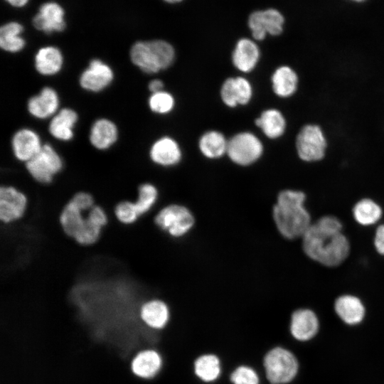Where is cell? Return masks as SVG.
I'll return each instance as SVG.
<instances>
[{
	"label": "cell",
	"mask_w": 384,
	"mask_h": 384,
	"mask_svg": "<svg viewBox=\"0 0 384 384\" xmlns=\"http://www.w3.org/2000/svg\"><path fill=\"white\" fill-rule=\"evenodd\" d=\"M164 1H165L166 2H169V3H176V2H179V1H181L182 0H164Z\"/></svg>",
	"instance_id": "ab89813d"
},
{
	"label": "cell",
	"mask_w": 384,
	"mask_h": 384,
	"mask_svg": "<svg viewBox=\"0 0 384 384\" xmlns=\"http://www.w3.org/2000/svg\"><path fill=\"white\" fill-rule=\"evenodd\" d=\"M284 23V16L275 9L254 11L248 18L252 37L257 41L263 40L267 33L279 35L283 31Z\"/></svg>",
	"instance_id": "7c38bea8"
},
{
	"label": "cell",
	"mask_w": 384,
	"mask_h": 384,
	"mask_svg": "<svg viewBox=\"0 0 384 384\" xmlns=\"http://www.w3.org/2000/svg\"><path fill=\"white\" fill-rule=\"evenodd\" d=\"M78 119V115L74 110L68 107L61 109L52 117L48 131L55 139L68 142L73 138V129Z\"/></svg>",
	"instance_id": "cb8c5ba5"
},
{
	"label": "cell",
	"mask_w": 384,
	"mask_h": 384,
	"mask_svg": "<svg viewBox=\"0 0 384 384\" xmlns=\"http://www.w3.org/2000/svg\"><path fill=\"white\" fill-rule=\"evenodd\" d=\"M154 223L169 236L179 238L191 231L196 218L187 206L173 203L159 209L154 216Z\"/></svg>",
	"instance_id": "5b68a950"
},
{
	"label": "cell",
	"mask_w": 384,
	"mask_h": 384,
	"mask_svg": "<svg viewBox=\"0 0 384 384\" xmlns=\"http://www.w3.org/2000/svg\"><path fill=\"white\" fill-rule=\"evenodd\" d=\"M319 329V320L315 313L309 309H298L290 318L289 331L297 340L305 341L313 338Z\"/></svg>",
	"instance_id": "ffe728a7"
},
{
	"label": "cell",
	"mask_w": 384,
	"mask_h": 384,
	"mask_svg": "<svg viewBox=\"0 0 384 384\" xmlns=\"http://www.w3.org/2000/svg\"><path fill=\"white\" fill-rule=\"evenodd\" d=\"M226 375L231 384H262L263 383V377L259 370L249 364H240Z\"/></svg>",
	"instance_id": "836d02e7"
},
{
	"label": "cell",
	"mask_w": 384,
	"mask_h": 384,
	"mask_svg": "<svg viewBox=\"0 0 384 384\" xmlns=\"http://www.w3.org/2000/svg\"><path fill=\"white\" fill-rule=\"evenodd\" d=\"M10 4L14 6L21 7L24 6L28 0H6Z\"/></svg>",
	"instance_id": "f35d334b"
},
{
	"label": "cell",
	"mask_w": 384,
	"mask_h": 384,
	"mask_svg": "<svg viewBox=\"0 0 384 384\" xmlns=\"http://www.w3.org/2000/svg\"><path fill=\"white\" fill-rule=\"evenodd\" d=\"M25 167L35 181L49 185L62 171L63 161L56 150L46 144L33 158L25 163Z\"/></svg>",
	"instance_id": "52a82bcc"
},
{
	"label": "cell",
	"mask_w": 384,
	"mask_h": 384,
	"mask_svg": "<svg viewBox=\"0 0 384 384\" xmlns=\"http://www.w3.org/2000/svg\"><path fill=\"white\" fill-rule=\"evenodd\" d=\"M113 215L121 224L130 225L140 217L134 201L124 200L118 202L113 208Z\"/></svg>",
	"instance_id": "e575fe53"
},
{
	"label": "cell",
	"mask_w": 384,
	"mask_h": 384,
	"mask_svg": "<svg viewBox=\"0 0 384 384\" xmlns=\"http://www.w3.org/2000/svg\"><path fill=\"white\" fill-rule=\"evenodd\" d=\"M63 9L56 3L48 2L43 4L39 12L34 16V27L46 33L60 32L65 29Z\"/></svg>",
	"instance_id": "44dd1931"
},
{
	"label": "cell",
	"mask_w": 384,
	"mask_h": 384,
	"mask_svg": "<svg viewBox=\"0 0 384 384\" xmlns=\"http://www.w3.org/2000/svg\"><path fill=\"white\" fill-rule=\"evenodd\" d=\"M373 245L377 252L384 255V224L377 227L373 238Z\"/></svg>",
	"instance_id": "8d00e7d4"
},
{
	"label": "cell",
	"mask_w": 384,
	"mask_h": 384,
	"mask_svg": "<svg viewBox=\"0 0 384 384\" xmlns=\"http://www.w3.org/2000/svg\"><path fill=\"white\" fill-rule=\"evenodd\" d=\"M228 142L221 132L211 130L201 137L198 147L204 156L215 159L226 154Z\"/></svg>",
	"instance_id": "f546056e"
},
{
	"label": "cell",
	"mask_w": 384,
	"mask_h": 384,
	"mask_svg": "<svg viewBox=\"0 0 384 384\" xmlns=\"http://www.w3.org/2000/svg\"><path fill=\"white\" fill-rule=\"evenodd\" d=\"M306 194L299 190L284 189L279 192L272 207V216L278 233L287 240L304 235L312 224L305 207Z\"/></svg>",
	"instance_id": "7a4b0ae2"
},
{
	"label": "cell",
	"mask_w": 384,
	"mask_h": 384,
	"mask_svg": "<svg viewBox=\"0 0 384 384\" xmlns=\"http://www.w3.org/2000/svg\"><path fill=\"white\" fill-rule=\"evenodd\" d=\"M164 83L161 80L154 79L148 85V88L151 93L163 90Z\"/></svg>",
	"instance_id": "74e56055"
},
{
	"label": "cell",
	"mask_w": 384,
	"mask_h": 384,
	"mask_svg": "<svg viewBox=\"0 0 384 384\" xmlns=\"http://www.w3.org/2000/svg\"><path fill=\"white\" fill-rule=\"evenodd\" d=\"M118 139V129L114 122L107 118H100L94 122L90 128L89 139L97 149L110 148Z\"/></svg>",
	"instance_id": "d4e9b609"
},
{
	"label": "cell",
	"mask_w": 384,
	"mask_h": 384,
	"mask_svg": "<svg viewBox=\"0 0 384 384\" xmlns=\"http://www.w3.org/2000/svg\"><path fill=\"white\" fill-rule=\"evenodd\" d=\"M159 198L157 187L149 182H144L137 188V198L134 201L140 217L149 213L156 206Z\"/></svg>",
	"instance_id": "d6a6232c"
},
{
	"label": "cell",
	"mask_w": 384,
	"mask_h": 384,
	"mask_svg": "<svg viewBox=\"0 0 384 384\" xmlns=\"http://www.w3.org/2000/svg\"><path fill=\"white\" fill-rule=\"evenodd\" d=\"M262 152V143L251 132L238 133L228 142L226 154L233 163L239 166H247L256 162Z\"/></svg>",
	"instance_id": "9c48e42d"
},
{
	"label": "cell",
	"mask_w": 384,
	"mask_h": 384,
	"mask_svg": "<svg viewBox=\"0 0 384 384\" xmlns=\"http://www.w3.org/2000/svg\"><path fill=\"white\" fill-rule=\"evenodd\" d=\"M164 359L157 350L146 348L139 351L132 358L131 368L133 373L142 379L155 378L161 370Z\"/></svg>",
	"instance_id": "ac0fdd59"
},
{
	"label": "cell",
	"mask_w": 384,
	"mask_h": 384,
	"mask_svg": "<svg viewBox=\"0 0 384 384\" xmlns=\"http://www.w3.org/2000/svg\"><path fill=\"white\" fill-rule=\"evenodd\" d=\"M108 221L107 211L100 205L95 204L88 210L83 225L73 239L80 245L91 246L98 241Z\"/></svg>",
	"instance_id": "4fadbf2b"
},
{
	"label": "cell",
	"mask_w": 384,
	"mask_h": 384,
	"mask_svg": "<svg viewBox=\"0 0 384 384\" xmlns=\"http://www.w3.org/2000/svg\"><path fill=\"white\" fill-rule=\"evenodd\" d=\"M95 204L90 193L78 191L63 206L59 215V223L63 233L73 238L83 225L88 210Z\"/></svg>",
	"instance_id": "8992f818"
},
{
	"label": "cell",
	"mask_w": 384,
	"mask_h": 384,
	"mask_svg": "<svg viewBox=\"0 0 384 384\" xmlns=\"http://www.w3.org/2000/svg\"><path fill=\"white\" fill-rule=\"evenodd\" d=\"M59 104L57 92L53 87H45L38 95L29 98L27 109L33 117L45 119L53 117L58 112Z\"/></svg>",
	"instance_id": "d6986e66"
},
{
	"label": "cell",
	"mask_w": 384,
	"mask_h": 384,
	"mask_svg": "<svg viewBox=\"0 0 384 384\" xmlns=\"http://www.w3.org/2000/svg\"><path fill=\"white\" fill-rule=\"evenodd\" d=\"M139 315L146 326L155 331L166 328L172 319L170 305L159 297H149L144 300L140 304Z\"/></svg>",
	"instance_id": "8fae6325"
},
{
	"label": "cell",
	"mask_w": 384,
	"mask_h": 384,
	"mask_svg": "<svg viewBox=\"0 0 384 384\" xmlns=\"http://www.w3.org/2000/svg\"><path fill=\"white\" fill-rule=\"evenodd\" d=\"M23 30V26L17 22H10L2 26L0 29L1 48L9 53L21 51L26 44L21 36Z\"/></svg>",
	"instance_id": "1f68e13d"
},
{
	"label": "cell",
	"mask_w": 384,
	"mask_h": 384,
	"mask_svg": "<svg viewBox=\"0 0 384 384\" xmlns=\"http://www.w3.org/2000/svg\"><path fill=\"white\" fill-rule=\"evenodd\" d=\"M271 81L274 94L286 98L296 92L299 79L297 73L291 67L282 65L274 70Z\"/></svg>",
	"instance_id": "83f0119b"
},
{
	"label": "cell",
	"mask_w": 384,
	"mask_h": 384,
	"mask_svg": "<svg viewBox=\"0 0 384 384\" xmlns=\"http://www.w3.org/2000/svg\"><path fill=\"white\" fill-rule=\"evenodd\" d=\"M352 213L354 220L358 224L369 226L375 224L380 220L383 210L380 205L375 201L365 198L355 203Z\"/></svg>",
	"instance_id": "4dcf8cb0"
},
{
	"label": "cell",
	"mask_w": 384,
	"mask_h": 384,
	"mask_svg": "<svg viewBox=\"0 0 384 384\" xmlns=\"http://www.w3.org/2000/svg\"><path fill=\"white\" fill-rule=\"evenodd\" d=\"M175 50L163 40L138 41L130 50L132 63L148 74L157 73L169 68L175 60Z\"/></svg>",
	"instance_id": "3957f363"
},
{
	"label": "cell",
	"mask_w": 384,
	"mask_h": 384,
	"mask_svg": "<svg viewBox=\"0 0 384 384\" xmlns=\"http://www.w3.org/2000/svg\"><path fill=\"white\" fill-rule=\"evenodd\" d=\"M260 55L257 45L249 38H242L235 46L232 54L233 64L238 70L249 73L256 67Z\"/></svg>",
	"instance_id": "603a6c76"
},
{
	"label": "cell",
	"mask_w": 384,
	"mask_h": 384,
	"mask_svg": "<svg viewBox=\"0 0 384 384\" xmlns=\"http://www.w3.org/2000/svg\"><path fill=\"white\" fill-rule=\"evenodd\" d=\"M114 77V71L108 64L100 59H93L81 73L79 82L85 90L99 92L110 86Z\"/></svg>",
	"instance_id": "5bb4252c"
},
{
	"label": "cell",
	"mask_w": 384,
	"mask_h": 384,
	"mask_svg": "<svg viewBox=\"0 0 384 384\" xmlns=\"http://www.w3.org/2000/svg\"><path fill=\"white\" fill-rule=\"evenodd\" d=\"M43 145L38 133L29 128L18 129L11 139L14 156L25 163L33 158L41 151Z\"/></svg>",
	"instance_id": "9a60e30c"
},
{
	"label": "cell",
	"mask_w": 384,
	"mask_h": 384,
	"mask_svg": "<svg viewBox=\"0 0 384 384\" xmlns=\"http://www.w3.org/2000/svg\"><path fill=\"white\" fill-rule=\"evenodd\" d=\"M295 145L299 158L305 162L322 160L328 146L323 129L316 124L304 125L297 135Z\"/></svg>",
	"instance_id": "ba28073f"
},
{
	"label": "cell",
	"mask_w": 384,
	"mask_h": 384,
	"mask_svg": "<svg viewBox=\"0 0 384 384\" xmlns=\"http://www.w3.org/2000/svg\"><path fill=\"white\" fill-rule=\"evenodd\" d=\"M334 309L340 319L349 325L360 323L365 315L363 302L352 294L339 296L335 301Z\"/></svg>",
	"instance_id": "484cf974"
},
{
	"label": "cell",
	"mask_w": 384,
	"mask_h": 384,
	"mask_svg": "<svg viewBox=\"0 0 384 384\" xmlns=\"http://www.w3.org/2000/svg\"><path fill=\"white\" fill-rule=\"evenodd\" d=\"M252 95V85L242 77L228 78L221 86V100L230 107L247 105L250 101Z\"/></svg>",
	"instance_id": "e0dca14e"
},
{
	"label": "cell",
	"mask_w": 384,
	"mask_h": 384,
	"mask_svg": "<svg viewBox=\"0 0 384 384\" xmlns=\"http://www.w3.org/2000/svg\"><path fill=\"white\" fill-rule=\"evenodd\" d=\"M149 157L154 164L169 167L180 162L182 153L176 140L169 137H163L156 140L151 145Z\"/></svg>",
	"instance_id": "7402d4cb"
},
{
	"label": "cell",
	"mask_w": 384,
	"mask_h": 384,
	"mask_svg": "<svg viewBox=\"0 0 384 384\" xmlns=\"http://www.w3.org/2000/svg\"><path fill=\"white\" fill-rule=\"evenodd\" d=\"M28 200L25 193L12 185L0 187V221L11 224L20 220L25 215Z\"/></svg>",
	"instance_id": "30bf717a"
},
{
	"label": "cell",
	"mask_w": 384,
	"mask_h": 384,
	"mask_svg": "<svg viewBox=\"0 0 384 384\" xmlns=\"http://www.w3.org/2000/svg\"><path fill=\"white\" fill-rule=\"evenodd\" d=\"M298 368V361L289 350L274 346L262 358L261 374L267 384H287L296 377Z\"/></svg>",
	"instance_id": "277c9868"
},
{
	"label": "cell",
	"mask_w": 384,
	"mask_h": 384,
	"mask_svg": "<svg viewBox=\"0 0 384 384\" xmlns=\"http://www.w3.org/2000/svg\"><path fill=\"white\" fill-rule=\"evenodd\" d=\"M351 1H356V2H361V1H365V0H351Z\"/></svg>",
	"instance_id": "60d3db41"
},
{
	"label": "cell",
	"mask_w": 384,
	"mask_h": 384,
	"mask_svg": "<svg viewBox=\"0 0 384 384\" xmlns=\"http://www.w3.org/2000/svg\"><path fill=\"white\" fill-rule=\"evenodd\" d=\"M63 61V55L58 48L46 46L40 48L36 53L34 66L40 75L53 76L61 70Z\"/></svg>",
	"instance_id": "4316f807"
},
{
	"label": "cell",
	"mask_w": 384,
	"mask_h": 384,
	"mask_svg": "<svg viewBox=\"0 0 384 384\" xmlns=\"http://www.w3.org/2000/svg\"><path fill=\"white\" fill-rule=\"evenodd\" d=\"M255 124L270 139H277L286 129V120L282 113L276 109H267L255 119Z\"/></svg>",
	"instance_id": "f1b7e54d"
},
{
	"label": "cell",
	"mask_w": 384,
	"mask_h": 384,
	"mask_svg": "<svg viewBox=\"0 0 384 384\" xmlns=\"http://www.w3.org/2000/svg\"><path fill=\"white\" fill-rule=\"evenodd\" d=\"M341 220L334 215H323L313 223L302 237L304 254L328 267L341 265L350 253V243L342 233Z\"/></svg>",
	"instance_id": "6da1fadb"
},
{
	"label": "cell",
	"mask_w": 384,
	"mask_h": 384,
	"mask_svg": "<svg viewBox=\"0 0 384 384\" xmlns=\"http://www.w3.org/2000/svg\"><path fill=\"white\" fill-rule=\"evenodd\" d=\"M193 373L196 379L202 383H215L223 375V361L215 353H201L193 361Z\"/></svg>",
	"instance_id": "2e32d148"
},
{
	"label": "cell",
	"mask_w": 384,
	"mask_h": 384,
	"mask_svg": "<svg viewBox=\"0 0 384 384\" xmlns=\"http://www.w3.org/2000/svg\"><path fill=\"white\" fill-rule=\"evenodd\" d=\"M148 104L150 110L156 114H165L174 107L175 100L173 95L164 90L151 93Z\"/></svg>",
	"instance_id": "d590c367"
}]
</instances>
